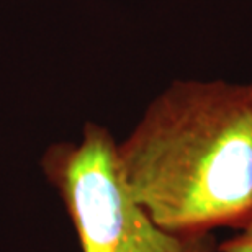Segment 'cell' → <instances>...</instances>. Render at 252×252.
Instances as JSON below:
<instances>
[{
	"label": "cell",
	"instance_id": "3957f363",
	"mask_svg": "<svg viewBox=\"0 0 252 252\" xmlns=\"http://www.w3.org/2000/svg\"><path fill=\"white\" fill-rule=\"evenodd\" d=\"M218 252H252V218L228 241L218 244Z\"/></svg>",
	"mask_w": 252,
	"mask_h": 252
},
{
	"label": "cell",
	"instance_id": "6da1fadb",
	"mask_svg": "<svg viewBox=\"0 0 252 252\" xmlns=\"http://www.w3.org/2000/svg\"><path fill=\"white\" fill-rule=\"evenodd\" d=\"M126 187L179 234L252 218V82L175 79L118 143Z\"/></svg>",
	"mask_w": 252,
	"mask_h": 252
},
{
	"label": "cell",
	"instance_id": "7a4b0ae2",
	"mask_svg": "<svg viewBox=\"0 0 252 252\" xmlns=\"http://www.w3.org/2000/svg\"><path fill=\"white\" fill-rule=\"evenodd\" d=\"M118 143L87 122L79 143L49 144L39 165L58 191L82 252H218L213 233L179 234L146 213L122 174Z\"/></svg>",
	"mask_w": 252,
	"mask_h": 252
}]
</instances>
